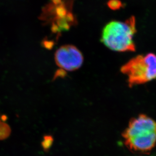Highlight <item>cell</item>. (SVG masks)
<instances>
[{
  "label": "cell",
  "mask_w": 156,
  "mask_h": 156,
  "mask_svg": "<svg viewBox=\"0 0 156 156\" xmlns=\"http://www.w3.org/2000/svg\"><path fill=\"white\" fill-rule=\"evenodd\" d=\"M1 119L2 121H6V120L7 119V117L6 115H2L1 116Z\"/></svg>",
  "instance_id": "obj_9"
},
{
  "label": "cell",
  "mask_w": 156,
  "mask_h": 156,
  "mask_svg": "<svg viewBox=\"0 0 156 156\" xmlns=\"http://www.w3.org/2000/svg\"><path fill=\"white\" fill-rule=\"evenodd\" d=\"M156 131V122L144 114L132 118L122 133L124 140L141 134Z\"/></svg>",
  "instance_id": "obj_4"
},
{
  "label": "cell",
  "mask_w": 156,
  "mask_h": 156,
  "mask_svg": "<svg viewBox=\"0 0 156 156\" xmlns=\"http://www.w3.org/2000/svg\"><path fill=\"white\" fill-rule=\"evenodd\" d=\"M136 33V18L133 16L125 21H111L103 29L101 41L115 52H134L136 47L133 37Z\"/></svg>",
  "instance_id": "obj_1"
},
{
  "label": "cell",
  "mask_w": 156,
  "mask_h": 156,
  "mask_svg": "<svg viewBox=\"0 0 156 156\" xmlns=\"http://www.w3.org/2000/svg\"><path fill=\"white\" fill-rule=\"evenodd\" d=\"M55 60L59 68L67 71H73L81 67L83 56L75 46L71 44L62 46L56 51Z\"/></svg>",
  "instance_id": "obj_3"
},
{
  "label": "cell",
  "mask_w": 156,
  "mask_h": 156,
  "mask_svg": "<svg viewBox=\"0 0 156 156\" xmlns=\"http://www.w3.org/2000/svg\"><path fill=\"white\" fill-rule=\"evenodd\" d=\"M53 142L54 138L51 135L47 134L44 136L43 141H41V146L44 152H49L52 147Z\"/></svg>",
  "instance_id": "obj_7"
},
{
  "label": "cell",
  "mask_w": 156,
  "mask_h": 156,
  "mask_svg": "<svg viewBox=\"0 0 156 156\" xmlns=\"http://www.w3.org/2000/svg\"><path fill=\"white\" fill-rule=\"evenodd\" d=\"M11 129L8 124L0 121V140H6L10 136Z\"/></svg>",
  "instance_id": "obj_6"
},
{
  "label": "cell",
  "mask_w": 156,
  "mask_h": 156,
  "mask_svg": "<svg viewBox=\"0 0 156 156\" xmlns=\"http://www.w3.org/2000/svg\"><path fill=\"white\" fill-rule=\"evenodd\" d=\"M108 6L113 10L119 9L122 6V3L119 0H110L108 2Z\"/></svg>",
  "instance_id": "obj_8"
},
{
  "label": "cell",
  "mask_w": 156,
  "mask_h": 156,
  "mask_svg": "<svg viewBox=\"0 0 156 156\" xmlns=\"http://www.w3.org/2000/svg\"><path fill=\"white\" fill-rule=\"evenodd\" d=\"M124 140L125 146L131 151L147 153L156 146V131L141 134Z\"/></svg>",
  "instance_id": "obj_5"
},
{
  "label": "cell",
  "mask_w": 156,
  "mask_h": 156,
  "mask_svg": "<svg viewBox=\"0 0 156 156\" xmlns=\"http://www.w3.org/2000/svg\"><path fill=\"white\" fill-rule=\"evenodd\" d=\"M120 71L126 75L130 87L156 79V55H139L124 64Z\"/></svg>",
  "instance_id": "obj_2"
}]
</instances>
